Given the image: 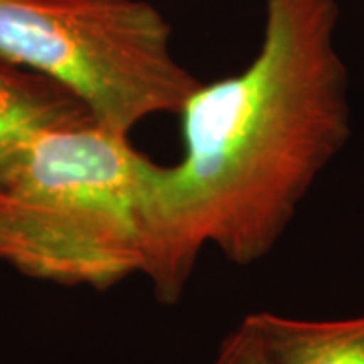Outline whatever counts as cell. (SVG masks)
Here are the masks:
<instances>
[{"label": "cell", "mask_w": 364, "mask_h": 364, "mask_svg": "<svg viewBox=\"0 0 364 364\" xmlns=\"http://www.w3.org/2000/svg\"><path fill=\"white\" fill-rule=\"evenodd\" d=\"M158 170L91 119L43 134L0 181V261L93 289L146 275Z\"/></svg>", "instance_id": "7a4b0ae2"}, {"label": "cell", "mask_w": 364, "mask_h": 364, "mask_svg": "<svg viewBox=\"0 0 364 364\" xmlns=\"http://www.w3.org/2000/svg\"><path fill=\"white\" fill-rule=\"evenodd\" d=\"M257 57L200 83L181 109L182 156L158 170L154 296L176 304L200 251L251 265L272 253L320 172L350 138L336 0H263Z\"/></svg>", "instance_id": "6da1fadb"}, {"label": "cell", "mask_w": 364, "mask_h": 364, "mask_svg": "<svg viewBox=\"0 0 364 364\" xmlns=\"http://www.w3.org/2000/svg\"><path fill=\"white\" fill-rule=\"evenodd\" d=\"M0 61L55 81L105 130L181 114L200 81L146 0H0Z\"/></svg>", "instance_id": "3957f363"}, {"label": "cell", "mask_w": 364, "mask_h": 364, "mask_svg": "<svg viewBox=\"0 0 364 364\" xmlns=\"http://www.w3.org/2000/svg\"><path fill=\"white\" fill-rule=\"evenodd\" d=\"M249 318L269 364H364V316L296 320L259 312Z\"/></svg>", "instance_id": "5b68a950"}, {"label": "cell", "mask_w": 364, "mask_h": 364, "mask_svg": "<svg viewBox=\"0 0 364 364\" xmlns=\"http://www.w3.org/2000/svg\"><path fill=\"white\" fill-rule=\"evenodd\" d=\"M210 364H269L263 352L259 332L249 316L223 340L221 348Z\"/></svg>", "instance_id": "8992f818"}, {"label": "cell", "mask_w": 364, "mask_h": 364, "mask_svg": "<svg viewBox=\"0 0 364 364\" xmlns=\"http://www.w3.org/2000/svg\"><path fill=\"white\" fill-rule=\"evenodd\" d=\"M87 119L81 102L55 81L0 61V181L39 136Z\"/></svg>", "instance_id": "277c9868"}]
</instances>
